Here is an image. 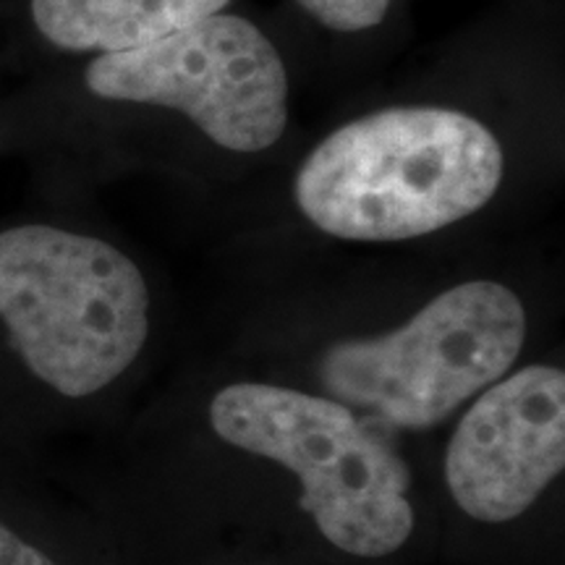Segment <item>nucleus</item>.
Segmentation results:
<instances>
[{
	"mask_svg": "<svg viewBox=\"0 0 565 565\" xmlns=\"http://www.w3.org/2000/svg\"><path fill=\"white\" fill-rule=\"evenodd\" d=\"M210 422L233 448L291 469L303 490L301 508L335 547L385 557L412 534L408 466L349 406L288 387L238 383L212 398Z\"/></svg>",
	"mask_w": 565,
	"mask_h": 565,
	"instance_id": "3",
	"label": "nucleus"
},
{
	"mask_svg": "<svg viewBox=\"0 0 565 565\" xmlns=\"http://www.w3.org/2000/svg\"><path fill=\"white\" fill-rule=\"evenodd\" d=\"M320 24L335 32H364L385 19L391 0H299Z\"/></svg>",
	"mask_w": 565,
	"mask_h": 565,
	"instance_id": "8",
	"label": "nucleus"
},
{
	"mask_svg": "<svg viewBox=\"0 0 565 565\" xmlns=\"http://www.w3.org/2000/svg\"><path fill=\"white\" fill-rule=\"evenodd\" d=\"M524 341L526 312L511 288L463 282L393 333L335 343L322 359V385L387 427L427 429L498 383Z\"/></svg>",
	"mask_w": 565,
	"mask_h": 565,
	"instance_id": "4",
	"label": "nucleus"
},
{
	"mask_svg": "<svg viewBox=\"0 0 565 565\" xmlns=\"http://www.w3.org/2000/svg\"><path fill=\"white\" fill-rule=\"evenodd\" d=\"M0 565H55L38 547L26 545L11 529L0 524Z\"/></svg>",
	"mask_w": 565,
	"mask_h": 565,
	"instance_id": "9",
	"label": "nucleus"
},
{
	"mask_svg": "<svg viewBox=\"0 0 565 565\" xmlns=\"http://www.w3.org/2000/svg\"><path fill=\"white\" fill-rule=\"evenodd\" d=\"M228 0H32L42 38L63 51L129 53L196 19L221 13Z\"/></svg>",
	"mask_w": 565,
	"mask_h": 565,
	"instance_id": "7",
	"label": "nucleus"
},
{
	"mask_svg": "<svg viewBox=\"0 0 565 565\" xmlns=\"http://www.w3.org/2000/svg\"><path fill=\"white\" fill-rule=\"evenodd\" d=\"M87 87L105 100L181 110L215 145L263 152L288 121V76L280 53L252 21L212 13L152 45L103 53Z\"/></svg>",
	"mask_w": 565,
	"mask_h": 565,
	"instance_id": "5",
	"label": "nucleus"
},
{
	"mask_svg": "<svg viewBox=\"0 0 565 565\" xmlns=\"http://www.w3.org/2000/svg\"><path fill=\"white\" fill-rule=\"evenodd\" d=\"M0 320L42 383L84 398L139 356L150 291L116 246L53 225H19L0 233Z\"/></svg>",
	"mask_w": 565,
	"mask_h": 565,
	"instance_id": "2",
	"label": "nucleus"
},
{
	"mask_svg": "<svg viewBox=\"0 0 565 565\" xmlns=\"http://www.w3.org/2000/svg\"><path fill=\"white\" fill-rule=\"evenodd\" d=\"M492 131L448 108H391L345 124L296 175L317 228L349 242H406L475 215L503 181Z\"/></svg>",
	"mask_w": 565,
	"mask_h": 565,
	"instance_id": "1",
	"label": "nucleus"
},
{
	"mask_svg": "<svg viewBox=\"0 0 565 565\" xmlns=\"http://www.w3.org/2000/svg\"><path fill=\"white\" fill-rule=\"evenodd\" d=\"M565 466V374L526 366L482 391L450 437L445 482L471 519L505 524Z\"/></svg>",
	"mask_w": 565,
	"mask_h": 565,
	"instance_id": "6",
	"label": "nucleus"
}]
</instances>
